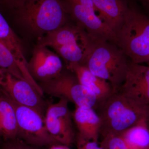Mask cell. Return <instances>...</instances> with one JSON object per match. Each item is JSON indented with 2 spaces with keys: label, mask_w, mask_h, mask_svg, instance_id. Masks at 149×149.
<instances>
[{
  "label": "cell",
  "mask_w": 149,
  "mask_h": 149,
  "mask_svg": "<svg viewBox=\"0 0 149 149\" xmlns=\"http://www.w3.org/2000/svg\"><path fill=\"white\" fill-rule=\"evenodd\" d=\"M9 10L17 22L37 39L69 22L63 0H25L18 7Z\"/></svg>",
  "instance_id": "6da1fadb"
},
{
  "label": "cell",
  "mask_w": 149,
  "mask_h": 149,
  "mask_svg": "<svg viewBox=\"0 0 149 149\" xmlns=\"http://www.w3.org/2000/svg\"><path fill=\"white\" fill-rule=\"evenodd\" d=\"M100 135L120 136L143 121L149 123V105L139 104L118 92L112 95L98 108Z\"/></svg>",
  "instance_id": "7a4b0ae2"
},
{
  "label": "cell",
  "mask_w": 149,
  "mask_h": 149,
  "mask_svg": "<svg viewBox=\"0 0 149 149\" xmlns=\"http://www.w3.org/2000/svg\"><path fill=\"white\" fill-rule=\"evenodd\" d=\"M97 40L83 27L68 22L37 39V45L52 48L67 66L74 63L85 65Z\"/></svg>",
  "instance_id": "3957f363"
},
{
  "label": "cell",
  "mask_w": 149,
  "mask_h": 149,
  "mask_svg": "<svg viewBox=\"0 0 149 149\" xmlns=\"http://www.w3.org/2000/svg\"><path fill=\"white\" fill-rule=\"evenodd\" d=\"M114 43L97 40L85 65L111 84L115 93L125 81L130 60Z\"/></svg>",
  "instance_id": "277c9868"
},
{
  "label": "cell",
  "mask_w": 149,
  "mask_h": 149,
  "mask_svg": "<svg viewBox=\"0 0 149 149\" xmlns=\"http://www.w3.org/2000/svg\"><path fill=\"white\" fill-rule=\"evenodd\" d=\"M116 45L130 61H149V16L129 6L122 25L116 34Z\"/></svg>",
  "instance_id": "5b68a950"
},
{
  "label": "cell",
  "mask_w": 149,
  "mask_h": 149,
  "mask_svg": "<svg viewBox=\"0 0 149 149\" xmlns=\"http://www.w3.org/2000/svg\"><path fill=\"white\" fill-rule=\"evenodd\" d=\"M63 71L56 78L39 83L43 93L64 99L75 107L97 109V100L95 95L81 85L74 73Z\"/></svg>",
  "instance_id": "8992f818"
},
{
  "label": "cell",
  "mask_w": 149,
  "mask_h": 149,
  "mask_svg": "<svg viewBox=\"0 0 149 149\" xmlns=\"http://www.w3.org/2000/svg\"><path fill=\"white\" fill-rule=\"evenodd\" d=\"M70 18L94 39L116 44V35L101 18L92 0H63Z\"/></svg>",
  "instance_id": "52a82bcc"
},
{
  "label": "cell",
  "mask_w": 149,
  "mask_h": 149,
  "mask_svg": "<svg viewBox=\"0 0 149 149\" xmlns=\"http://www.w3.org/2000/svg\"><path fill=\"white\" fill-rule=\"evenodd\" d=\"M10 100L16 113L17 139L35 147H49L59 144L48 132L45 123V116L33 108Z\"/></svg>",
  "instance_id": "ba28073f"
},
{
  "label": "cell",
  "mask_w": 149,
  "mask_h": 149,
  "mask_svg": "<svg viewBox=\"0 0 149 149\" xmlns=\"http://www.w3.org/2000/svg\"><path fill=\"white\" fill-rule=\"evenodd\" d=\"M0 93L11 100L33 108L45 116L47 107L43 96L27 81L1 68Z\"/></svg>",
  "instance_id": "9c48e42d"
},
{
  "label": "cell",
  "mask_w": 149,
  "mask_h": 149,
  "mask_svg": "<svg viewBox=\"0 0 149 149\" xmlns=\"http://www.w3.org/2000/svg\"><path fill=\"white\" fill-rule=\"evenodd\" d=\"M68 103L64 99H59L57 102L49 105L46 109L45 120L52 137L58 143L70 147L75 142L76 135Z\"/></svg>",
  "instance_id": "30bf717a"
},
{
  "label": "cell",
  "mask_w": 149,
  "mask_h": 149,
  "mask_svg": "<svg viewBox=\"0 0 149 149\" xmlns=\"http://www.w3.org/2000/svg\"><path fill=\"white\" fill-rule=\"evenodd\" d=\"M29 73L37 82L53 79L63 71V65L59 56L47 47L36 45L31 58L28 62Z\"/></svg>",
  "instance_id": "8fae6325"
},
{
  "label": "cell",
  "mask_w": 149,
  "mask_h": 149,
  "mask_svg": "<svg viewBox=\"0 0 149 149\" xmlns=\"http://www.w3.org/2000/svg\"><path fill=\"white\" fill-rule=\"evenodd\" d=\"M118 92L136 103L149 105V66L130 61L125 81Z\"/></svg>",
  "instance_id": "7c38bea8"
},
{
  "label": "cell",
  "mask_w": 149,
  "mask_h": 149,
  "mask_svg": "<svg viewBox=\"0 0 149 149\" xmlns=\"http://www.w3.org/2000/svg\"><path fill=\"white\" fill-rule=\"evenodd\" d=\"M0 40L8 47L11 52L24 79L34 88L38 89L39 88V84L34 80L29 73L28 68V62L24 56L21 41L4 16L1 7Z\"/></svg>",
  "instance_id": "4fadbf2b"
},
{
  "label": "cell",
  "mask_w": 149,
  "mask_h": 149,
  "mask_svg": "<svg viewBox=\"0 0 149 149\" xmlns=\"http://www.w3.org/2000/svg\"><path fill=\"white\" fill-rule=\"evenodd\" d=\"M67 68L75 74L81 85L95 95L98 102L97 109L115 93L108 81L93 74L85 65L74 63Z\"/></svg>",
  "instance_id": "5bb4252c"
},
{
  "label": "cell",
  "mask_w": 149,
  "mask_h": 149,
  "mask_svg": "<svg viewBox=\"0 0 149 149\" xmlns=\"http://www.w3.org/2000/svg\"><path fill=\"white\" fill-rule=\"evenodd\" d=\"M72 116L78 131L77 135L83 139L98 143L101 120L95 110L75 107Z\"/></svg>",
  "instance_id": "9a60e30c"
},
{
  "label": "cell",
  "mask_w": 149,
  "mask_h": 149,
  "mask_svg": "<svg viewBox=\"0 0 149 149\" xmlns=\"http://www.w3.org/2000/svg\"><path fill=\"white\" fill-rule=\"evenodd\" d=\"M101 18L114 34L124 21L129 6L125 0H92Z\"/></svg>",
  "instance_id": "2e32d148"
},
{
  "label": "cell",
  "mask_w": 149,
  "mask_h": 149,
  "mask_svg": "<svg viewBox=\"0 0 149 149\" xmlns=\"http://www.w3.org/2000/svg\"><path fill=\"white\" fill-rule=\"evenodd\" d=\"M15 109L11 101L0 93V137L3 141L17 139Z\"/></svg>",
  "instance_id": "e0dca14e"
},
{
  "label": "cell",
  "mask_w": 149,
  "mask_h": 149,
  "mask_svg": "<svg viewBox=\"0 0 149 149\" xmlns=\"http://www.w3.org/2000/svg\"><path fill=\"white\" fill-rule=\"evenodd\" d=\"M130 149H149V123L143 121L120 135Z\"/></svg>",
  "instance_id": "ac0fdd59"
},
{
  "label": "cell",
  "mask_w": 149,
  "mask_h": 149,
  "mask_svg": "<svg viewBox=\"0 0 149 149\" xmlns=\"http://www.w3.org/2000/svg\"><path fill=\"white\" fill-rule=\"evenodd\" d=\"M0 68L7 70L20 79L26 80L8 47L0 40Z\"/></svg>",
  "instance_id": "d6986e66"
},
{
  "label": "cell",
  "mask_w": 149,
  "mask_h": 149,
  "mask_svg": "<svg viewBox=\"0 0 149 149\" xmlns=\"http://www.w3.org/2000/svg\"><path fill=\"white\" fill-rule=\"evenodd\" d=\"M102 137L100 146L104 149H130L120 136L108 135Z\"/></svg>",
  "instance_id": "ffe728a7"
},
{
  "label": "cell",
  "mask_w": 149,
  "mask_h": 149,
  "mask_svg": "<svg viewBox=\"0 0 149 149\" xmlns=\"http://www.w3.org/2000/svg\"><path fill=\"white\" fill-rule=\"evenodd\" d=\"M18 139L3 141L2 149H37Z\"/></svg>",
  "instance_id": "44dd1931"
},
{
  "label": "cell",
  "mask_w": 149,
  "mask_h": 149,
  "mask_svg": "<svg viewBox=\"0 0 149 149\" xmlns=\"http://www.w3.org/2000/svg\"><path fill=\"white\" fill-rule=\"evenodd\" d=\"M75 142L77 149H104L99 146L97 142L83 139L77 135Z\"/></svg>",
  "instance_id": "7402d4cb"
},
{
  "label": "cell",
  "mask_w": 149,
  "mask_h": 149,
  "mask_svg": "<svg viewBox=\"0 0 149 149\" xmlns=\"http://www.w3.org/2000/svg\"><path fill=\"white\" fill-rule=\"evenodd\" d=\"M25 0H0V7L10 10L13 9L21 6Z\"/></svg>",
  "instance_id": "603a6c76"
},
{
  "label": "cell",
  "mask_w": 149,
  "mask_h": 149,
  "mask_svg": "<svg viewBox=\"0 0 149 149\" xmlns=\"http://www.w3.org/2000/svg\"><path fill=\"white\" fill-rule=\"evenodd\" d=\"M47 149H70L69 147L61 144H56L49 147Z\"/></svg>",
  "instance_id": "cb8c5ba5"
},
{
  "label": "cell",
  "mask_w": 149,
  "mask_h": 149,
  "mask_svg": "<svg viewBox=\"0 0 149 149\" xmlns=\"http://www.w3.org/2000/svg\"><path fill=\"white\" fill-rule=\"evenodd\" d=\"M146 3L147 6L149 10V0H146Z\"/></svg>",
  "instance_id": "d4e9b609"
},
{
  "label": "cell",
  "mask_w": 149,
  "mask_h": 149,
  "mask_svg": "<svg viewBox=\"0 0 149 149\" xmlns=\"http://www.w3.org/2000/svg\"><path fill=\"white\" fill-rule=\"evenodd\" d=\"M1 137H0V139H1ZM0 143H1V140H0Z\"/></svg>",
  "instance_id": "484cf974"
},
{
  "label": "cell",
  "mask_w": 149,
  "mask_h": 149,
  "mask_svg": "<svg viewBox=\"0 0 149 149\" xmlns=\"http://www.w3.org/2000/svg\"><path fill=\"white\" fill-rule=\"evenodd\" d=\"M148 63H149V62H148Z\"/></svg>",
  "instance_id": "4316f807"
},
{
  "label": "cell",
  "mask_w": 149,
  "mask_h": 149,
  "mask_svg": "<svg viewBox=\"0 0 149 149\" xmlns=\"http://www.w3.org/2000/svg\"></svg>",
  "instance_id": "83f0119b"
}]
</instances>
